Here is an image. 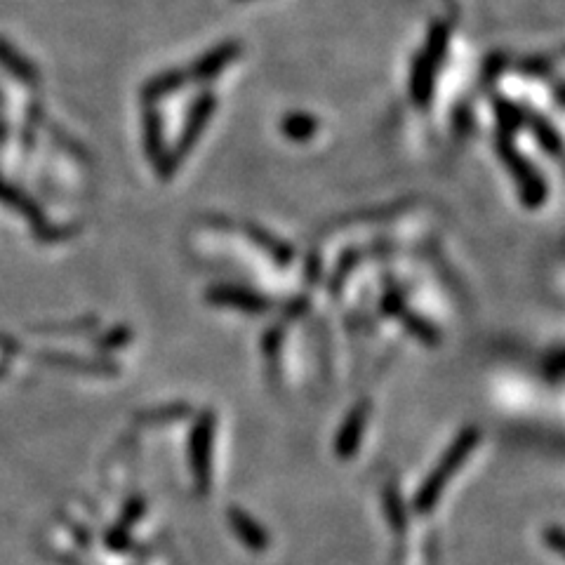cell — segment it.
Listing matches in <instances>:
<instances>
[{"mask_svg":"<svg viewBox=\"0 0 565 565\" xmlns=\"http://www.w3.org/2000/svg\"><path fill=\"white\" fill-rule=\"evenodd\" d=\"M544 540H547V544L556 551V554L565 556V530H561V528L544 530Z\"/></svg>","mask_w":565,"mask_h":565,"instance_id":"cell-12","label":"cell"},{"mask_svg":"<svg viewBox=\"0 0 565 565\" xmlns=\"http://www.w3.org/2000/svg\"><path fill=\"white\" fill-rule=\"evenodd\" d=\"M365 422H368V405H365V403L356 405V408L349 412L347 422H344L342 429H339V436H337V443H335L337 457H342V460H349V457H354L358 445H361Z\"/></svg>","mask_w":565,"mask_h":565,"instance_id":"cell-5","label":"cell"},{"mask_svg":"<svg viewBox=\"0 0 565 565\" xmlns=\"http://www.w3.org/2000/svg\"><path fill=\"white\" fill-rule=\"evenodd\" d=\"M208 299L219 307L248 311V314H259V311H267L271 307L267 297L257 295L255 290L236 288V285H217L208 292Z\"/></svg>","mask_w":565,"mask_h":565,"instance_id":"cell-3","label":"cell"},{"mask_svg":"<svg viewBox=\"0 0 565 565\" xmlns=\"http://www.w3.org/2000/svg\"><path fill=\"white\" fill-rule=\"evenodd\" d=\"M316 128L318 123L311 116H307V113H292V116H288L281 123L283 135L295 139V142H307V139L316 135Z\"/></svg>","mask_w":565,"mask_h":565,"instance_id":"cell-8","label":"cell"},{"mask_svg":"<svg viewBox=\"0 0 565 565\" xmlns=\"http://www.w3.org/2000/svg\"><path fill=\"white\" fill-rule=\"evenodd\" d=\"M212 106H215V102H212L210 97L208 99H201V102L194 106V111H191V116H189V123H186V128H184V135H182V139H179V146H177L175 156H172V165H175L179 158H182L186 151H189L191 146H194L198 135H201L203 125L210 121Z\"/></svg>","mask_w":565,"mask_h":565,"instance_id":"cell-7","label":"cell"},{"mask_svg":"<svg viewBox=\"0 0 565 565\" xmlns=\"http://www.w3.org/2000/svg\"><path fill=\"white\" fill-rule=\"evenodd\" d=\"M478 438H481V434H478L476 427L464 429L462 434L457 436V441L452 443L448 450H445V455L441 457V462H438V467L431 471L427 481L422 483L420 493H417L415 509L420 511V514H429V511L436 507V502L441 500L445 485H448L450 478L457 474V469H460L464 460H467L469 452L476 448Z\"/></svg>","mask_w":565,"mask_h":565,"instance_id":"cell-1","label":"cell"},{"mask_svg":"<svg viewBox=\"0 0 565 565\" xmlns=\"http://www.w3.org/2000/svg\"><path fill=\"white\" fill-rule=\"evenodd\" d=\"M229 521H231V525H234L236 535L245 542V547H250V549H255V551H264V549L269 547L267 530H264L262 525L255 521V518L245 514V511L234 507V509L229 511Z\"/></svg>","mask_w":565,"mask_h":565,"instance_id":"cell-6","label":"cell"},{"mask_svg":"<svg viewBox=\"0 0 565 565\" xmlns=\"http://www.w3.org/2000/svg\"><path fill=\"white\" fill-rule=\"evenodd\" d=\"M533 128H535V137L540 139V144L544 146V149H549L551 154H558V137L554 135V130L540 121H535Z\"/></svg>","mask_w":565,"mask_h":565,"instance_id":"cell-9","label":"cell"},{"mask_svg":"<svg viewBox=\"0 0 565 565\" xmlns=\"http://www.w3.org/2000/svg\"><path fill=\"white\" fill-rule=\"evenodd\" d=\"M497 149H500L502 161L509 165L511 175H514L518 186H521L523 201L528 203L530 208H537V205H542L544 198H547V186H544L542 177L537 175L533 165H530L521 154H518V151L514 149V144H511L509 139L502 137L500 142H497Z\"/></svg>","mask_w":565,"mask_h":565,"instance_id":"cell-2","label":"cell"},{"mask_svg":"<svg viewBox=\"0 0 565 565\" xmlns=\"http://www.w3.org/2000/svg\"><path fill=\"white\" fill-rule=\"evenodd\" d=\"M387 507H389L391 523L396 525L394 530H398V533H403V528H405V516H403V509H401V502H398V497L394 500V493L387 495Z\"/></svg>","mask_w":565,"mask_h":565,"instance_id":"cell-11","label":"cell"},{"mask_svg":"<svg viewBox=\"0 0 565 565\" xmlns=\"http://www.w3.org/2000/svg\"><path fill=\"white\" fill-rule=\"evenodd\" d=\"M146 142H149V156L161 154V132H158L156 118L146 121Z\"/></svg>","mask_w":565,"mask_h":565,"instance_id":"cell-10","label":"cell"},{"mask_svg":"<svg viewBox=\"0 0 565 565\" xmlns=\"http://www.w3.org/2000/svg\"><path fill=\"white\" fill-rule=\"evenodd\" d=\"M212 434H215V417L205 415L203 420L196 424L194 441H191V448H194V469H196V478H198V483H201V488L210 481Z\"/></svg>","mask_w":565,"mask_h":565,"instance_id":"cell-4","label":"cell"}]
</instances>
